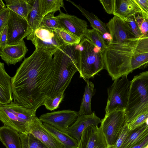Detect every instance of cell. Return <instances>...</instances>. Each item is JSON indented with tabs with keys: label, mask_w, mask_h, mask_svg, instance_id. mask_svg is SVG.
Wrapping results in <instances>:
<instances>
[{
	"label": "cell",
	"mask_w": 148,
	"mask_h": 148,
	"mask_svg": "<svg viewBox=\"0 0 148 148\" xmlns=\"http://www.w3.org/2000/svg\"><path fill=\"white\" fill-rule=\"evenodd\" d=\"M86 83L80 109L78 112V115H90L93 112L91 110V104L92 97L95 93L94 84L89 80Z\"/></svg>",
	"instance_id": "obj_25"
},
{
	"label": "cell",
	"mask_w": 148,
	"mask_h": 148,
	"mask_svg": "<svg viewBox=\"0 0 148 148\" xmlns=\"http://www.w3.org/2000/svg\"><path fill=\"white\" fill-rule=\"evenodd\" d=\"M108 148L101 127L92 125L83 131L77 148Z\"/></svg>",
	"instance_id": "obj_12"
},
{
	"label": "cell",
	"mask_w": 148,
	"mask_h": 148,
	"mask_svg": "<svg viewBox=\"0 0 148 148\" xmlns=\"http://www.w3.org/2000/svg\"><path fill=\"white\" fill-rule=\"evenodd\" d=\"M137 40L131 39L124 43L110 41L103 53L104 69L112 80L119 79L132 72L131 62L136 51Z\"/></svg>",
	"instance_id": "obj_3"
},
{
	"label": "cell",
	"mask_w": 148,
	"mask_h": 148,
	"mask_svg": "<svg viewBox=\"0 0 148 148\" xmlns=\"http://www.w3.org/2000/svg\"><path fill=\"white\" fill-rule=\"evenodd\" d=\"M99 1L106 13L113 14L115 9L116 0H100Z\"/></svg>",
	"instance_id": "obj_39"
},
{
	"label": "cell",
	"mask_w": 148,
	"mask_h": 148,
	"mask_svg": "<svg viewBox=\"0 0 148 148\" xmlns=\"http://www.w3.org/2000/svg\"><path fill=\"white\" fill-rule=\"evenodd\" d=\"M148 143V135L132 148H143Z\"/></svg>",
	"instance_id": "obj_43"
},
{
	"label": "cell",
	"mask_w": 148,
	"mask_h": 148,
	"mask_svg": "<svg viewBox=\"0 0 148 148\" xmlns=\"http://www.w3.org/2000/svg\"><path fill=\"white\" fill-rule=\"evenodd\" d=\"M11 77L5 71L3 63L0 62V104L4 105L13 101Z\"/></svg>",
	"instance_id": "obj_18"
},
{
	"label": "cell",
	"mask_w": 148,
	"mask_h": 148,
	"mask_svg": "<svg viewBox=\"0 0 148 148\" xmlns=\"http://www.w3.org/2000/svg\"><path fill=\"white\" fill-rule=\"evenodd\" d=\"M84 37L98 47L103 53L107 45L103 36L98 31L94 29H88Z\"/></svg>",
	"instance_id": "obj_28"
},
{
	"label": "cell",
	"mask_w": 148,
	"mask_h": 148,
	"mask_svg": "<svg viewBox=\"0 0 148 148\" xmlns=\"http://www.w3.org/2000/svg\"><path fill=\"white\" fill-rule=\"evenodd\" d=\"M8 32L6 25L0 32V48L4 47L8 45Z\"/></svg>",
	"instance_id": "obj_42"
},
{
	"label": "cell",
	"mask_w": 148,
	"mask_h": 148,
	"mask_svg": "<svg viewBox=\"0 0 148 148\" xmlns=\"http://www.w3.org/2000/svg\"><path fill=\"white\" fill-rule=\"evenodd\" d=\"M28 51L23 40L19 43L12 45H8L0 48V56L1 59L8 65H15L21 61Z\"/></svg>",
	"instance_id": "obj_15"
},
{
	"label": "cell",
	"mask_w": 148,
	"mask_h": 148,
	"mask_svg": "<svg viewBox=\"0 0 148 148\" xmlns=\"http://www.w3.org/2000/svg\"><path fill=\"white\" fill-rule=\"evenodd\" d=\"M111 39L110 41L124 43L133 38L128 32L122 20L114 16L106 24Z\"/></svg>",
	"instance_id": "obj_17"
},
{
	"label": "cell",
	"mask_w": 148,
	"mask_h": 148,
	"mask_svg": "<svg viewBox=\"0 0 148 148\" xmlns=\"http://www.w3.org/2000/svg\"><path fill=\"white\" fill-rule=\"evenodd\" d=\"M76 46L64 45L53 53L54 77L49 97L64 92L74 75L79 72Z\"/></svg>",
	"instance_id": "obj_2"
},
{
	"label": "cell",
	"mask_w": 148,
	"mask_h": 148,
	"mask_svg": "<svg viewBox=\"0 0 148 148\" xmlns=\"http://www.w3.org/2000/svg\"><path fill=\"white\" fill-rule=\"evenodd\" d=\"M136 19L143 36L148 34V18L144 17L142 14L138 13L135 14Z\"/></svg>",
	"instance_id": "obj_36"
},
{
	"label": "cell",
	"mask_w": 148,
	"mask_h": 148,
	"mask_svg": "<svg viewBox=\"0 0 148 148\" xmlns=\"http://www.w3.org/2000/svg\"><path fill=\"white\" fill-rule=\"evenodd\" d=\"M136 38L137 40L136 52L139 53L148 52V34Z\"/></svg>",
	"instance_id": "obj_37"
},
{
	"label": "cell",
	"mask_w": 148,
	"mask_h": 148,
	"mask_svg": "<svg viewBox=\"0 0 148 148\" xmlns=\"http://www.w3.org/2000/svg\"><path fill=\"white\" fill-rule=\"evenodd\" d=\"M43 124L45 128L64 146V148H78V142L76 139L49 124L44 123Z\"/></svg>",
	"instance_id": "obj_24"
},
{
	"label": "cell",
	"mask_w": 148,
	"mask_h": 148,
	"mask_svg": "<svg viewBox=\"0 0 148 148\" xmlns=\"http://www.w3.org/2000/svg\"><path fill=\"white\" fill-rule=\"evenodd\" d=\"M64 45L74 46L78 45L82 38L63 28L55 29Z\"/></svg>",
	"instance_id": "obj_32"
},
{
	"label": "cell",
	"mask_w": 148,
	"mask_h": 148,
	"mask_svg": "<svg viewBox=\"0 0 148 148\" xmlns=\"http://www.w3.org/2000/svg\"><path fill=\"white\" fill-rule=\"evenodd\" d=\"M108 148H111V147H108Z\"/></svg>",
	"instance_id": "obj_46"
},
{
	"label": "cell",
	"mask_w": 148,
	"mask_h": 148,
	"mask_svg": "<svg viewBox=\"0 0 148 148\" xmlns=\"http://www.w3.org/2000/svg\"><path fill=\"white\" fill-rule=\"evenodd\" d=\"M36 112L14 101L0 104V120L4 125L20 133H28L29 126Z\"/></svg>",
	"instance_id": "obj_6"
},
{
	"label": "cell",
	"mask_w": 148,
	"mask_h": 148,
	"mask_svg": "<svg viewBox=\"0 0 148 148\" xmlns=\"http://www.w3.org/2000/svg\"><path fill=\"white\" fill-rule=\"evenodd\" d=\"M36 48L53 53L59 47L64 45L55 29L38 27L27 37Z\"/></svg>",
	"instance_id": "obj_9"
},
{
	"label": "cell",
	"mask_w": 148,
	"mask_h": 148,
	"mask_svg": "<svg viewBox=\"0 0 148 148\" xmlns=\"http://www.w3.org/2000/svg\"><path fill=\"white\" fill-rule=\"evenodd\" d=\"M6 6L2 0H0V10L6 8Z\"/></svg>",
	"instance_id": "obj_44"
},
{
	"label": "cell",
	"mask_w": 148,
	"mask_h": 148,
	"mask_svg": "<svg viewBox=\"0 0 148 148\" xmlns=\"http://www.w3.org/2000/svg\"><path fill=\"white\" fill-rule=\"evenodd\" d=\"M147 18H148V14L147 15Z\"/></svg>",
	"instance_id": "obj_47"
},
{
	"label": "cell",
	"mask_w": 148,
	"mask_h": 148,
	"mask_svg": "<svg viewBox=\"0 0 148 148\" xmlns=\"http://www.w3.org/2000/svg\"><path fill=\"white\" fill-rule=\"evenodd\" d=\"M55 16L61 28L64 29L82 38L88 29L87 22L77 16L65 14L61 11Z\"/></svg>",
	"instance_id": "obj_14"
},
{
	"label": "cell",
	"mask_w": 148,
	"mask_h": 148,
	"mask_svg": "<svg viewBox=\"0 0 148 148\" xmlns=\"http://www.w3.org/2000/svg\"><path fill=\"white\" fill-rule=\"evenodd\" d=\"M131 81L127 76L115 80L107 90L108 97L106 113L117 110H125L128 100Z\"/></svg>",
	"instance_id": "obj_7"
},
{
	"label": "cell",
	"mask_w": 148,
	"mask_h": 148,
	"mask_svg": "<svg viewBox=\"0 0 148 148\" xmlns=\"http://www.w3.org/2000/svg\"><path fill=\"white\" fill-rule=\"evenodd\" d=\"M43 17L41 11L40 0H33L32 8L28 16V29L24 38L39 27Z\"/></svg>",
	"instance_id": "obj_21"
},
{
	"label": "cell",
	"mask_w": 148,
	"mask_h": 148,
	"mask_svg": "<svg viewBox=\"0 0 148 148\" xmlns=\"http://www.w3.org/2000/svg\"><path fill=\"white\" fill-rule=\"evenodd\" d=\"M143 148H148V143Z\"/></svg>",
	"instance_id": "obj_45"
},
{
	"label": "cell",
	"mask_w": 148,
	"mask_h": 148,
	"mask_svg": "<svg viewBox=\"0 0 148 148\" xmlns=\"http://www.w3.org/2000/svg\"><path fill=\"white\" fill-rule=\"evenodd\" d=\"M76 7L90 22L92 29L98 31L103 35L109 33L106 24L99 19L96 15L82 8L80 5L77 4L70 0H67Z\"/></svg>",
	"instance_id": "obj_23"
},
{
	"label": "cell",
	"mask_w": 148,
	"mask_h": 148,
	"mask_svg": "<svg viewBox=\"0 0 148 148\" xmlns=\"http://www.w3.org/2000/svg\"><path fill=\"white\" fill-rule=\"evenodd\" d=\"M123 21L128 32L133 38H138L143 36L137 24L135 15Z\"/></svg>",
	"instance_id": "obj_31"
},
{
	"label": "cell",
	"mask_w": 148,
	"mask_h": 148,
	"mask_svg": "<svg viewBox=\"0 0 148 148\" xmlns=\"http://www.w3.org/2000/svg\"><path fill=\"white\" fill-rule=\"evenodd\" d=\"M20 135L21 148H48L30 133H20Z\"/></svg>",
	"instance_id": "obj_29"
},
{
	"label": "cell",
	"mask_w": 148,
	"mask_h": 148,
	"mask_svg": "<svg viewBox=\"0 0 148 148\" xmlns=\"http://www.w3.org/2000/svg\"><path fill=\"white\" fill-rule=\"evenodd\" d=\"M10 14V9L7 7L0 10V32L6 25Z\"/></svg>",
	"instance_id": "obj_40"
},
{
	"label": "cell",
	"mask_w": 148,
	"mask_h": 148,
	"mask_svg": "<svg viewBox=\"0 0 148 148\" xmlns=\"http://www.w3.org/2000/svg\"><path fill=\"white\" fill-rule=\"evenodd\" d=\"M55 12L49 13L43 17L39 27H46L55 29L61 28L54 14Z\"/></svg>",
	"instance_id": "obj_34"
},
{
	"label": "cell",
	"mask_w": 148,
	"mask_h": 148,
	"mask_svg": "<svg viewBox=\"0 0 148 148\" xmlns=\"http://www.w3.org/2000/svg\"><path fill=\"white\" fill-rule=\"evenodd\" d=\"M33 0H5L6 6L28 21V15L32 9Z\"/></svg>",
	"instance_id": "obj_22"
},
{
	"label": "cell",
	"mask_w": 148,
	"mask_h": 148,
	"mask_svg": "<svg viewBox=\"0 0 148 148\" xmlns=\"http://www.w3.org/2000/svg\"><path fill=\"white\" fill-rule=\"evenodd\" d=\"M115 9L113 14L122 20L142 11L134 0H116Z\"/></svg>",
	"instance_id": "obj_19"
},
{
	"label": "cell",
	"mask_w": 148,
	"mask_h": 148,
	"mask_svg": "<svg viewBox=\"0 0 148 148\" xmlns=\"http://www.w3.org/2000/svg\"><path fill=\"white\" fill-rule=\"evenodd\" d=\"M6 25L8 45L17 44L23 40L28 27V22L26 20L10 10Z\"/></svg>",
	"instance_id": "obj_11"
},
{
	"label": "cell",
	"mask_w": 148,
	"mask_h": 148,
	"mask_svg": "<svg viewBox=\"0 0 148 148\" xmlns=\"http://www.w3.org/2000/svg\"><path fill=\"white\" fill-rule=\"evenodd\" d=\"M40 4L43 17L49 13L61 11V8L66 10L63 0H40Z\"/></svg>",
	"instance_id": "obj_27"
},
{
	"label": "cell",
	"mask_w": 148,
	"mask_h": 148,
	"mask_svg": "<svg viewBox=\"0 0 148 148\" xmlns=\"http://www.w3.org/2000/svg\"><path fill=\"white\" fill-rule=\"evenodd\" d=\"M134 0L141 9L143 16L147 17L148 14V0Z\"/></svg>",
	"instance_id": "obj_41"
},
{
	"label": "cell",
	"mask_w": 148,
	"mask_h": 148,
	"mask_svg": "<svg viewBox=\"0 0 148 148\" xmlns=\"http://www.w3.org/2000/svg\"><path fill=\"white\" fill-rule=\"evenodd\" d=\"M148 66V52L139 53L136 51L133 54L131 62L132 72L137 69H144Z\"/></svg>",
	"instance_id": "obj_30"
},
{
	"label": "cell",
	"mask_w": 148,
	"mask_h": 148,
	"mask_svg": "<svg viewBox=\"0 0 148 148\" xmlns=\"http://www.w3.org/2000/svg\"><path fill=\"white\" fill-rule=\"evenodd\" d=\"M53 53L35 49L12 77L14 101L36 112L50 94L54 77Z\"/></svg>",
	"instance_id": "obj_1"
},
{
	"label": "cell",
	"mask_w": 148,
	"mask_h": 148,
	"mask_svg": "<svg viewBox=\"0 0 148 148\" xmlns=\"http://www.w3.org/2000/svg\"><path fill=\"white\" fill-rule=\"evenodd\" d=\"M78 116V112L68 110L44 114L39 119L42 122L66 133L68 128L75 122Z\"/></svg>",
	"instance_id": "obj_10"
},
{
	"label": "cell",
	"mask_w": 148,
	"mask_h": 148,
	"mask_svg": "<svg viewBox=\"0 0 148 148\" xmlns=\"http://www.w3.org/2000/svg\"><path fill=\"white\" fill-rule=\"evenodd\" d=\"M134 130H130L125 124L123 127L121 133L114 145L111 148H121L127 138L132 133Z\"/></svg>",
	"instance_id": "obj_35"
},
{
	"label": "cell",
	"mask_w": 148,
	"mask_h": 148,
	"mask_svg": "<svg viewBox=\"0 0 148 148\" xmlns=\"http://www.w3.org/2000/svg\"><path fill=\"white\" fill-rule=\"evenodd\" d=\"M76 49L80 77L86 82L104 69L103 54L84 36L76 45Z\"/></svg>",
	"instance_id": "obj_5"
},
{
	"label": "cell",
	"mask_w": 148,
	"mask_h": 148,
	"mask_svg": "<svg viewBox=\"0 0 148 148\" xmlns=\"http://www.w3.org/2000/svg\"><path fill=\"white\" fill-rule=\"evenodd\" d=\"M64 97V92H62L56 96L49 97L45 100L42 106L50 111L56 109L58 108Z\"/></svg>",
	"instance_id": "obj_33"
},
{
	"label": "cell",
	"mask_w": 148,
	"mask_h": 148,
	"mask_svg": "<svg viewBox=\"0 0 148 148\" xmlns=\"http://www.w3.org/2000/svg\"><path fill=\"white\" fill-rule=\"evenodd\" d=\"M148 135V125L145 123L134 130L121 148H132Z\"/></svg>",
	"instance_id": "obj_26"
},
{
	"label": "cell",
	"mask_w": 148,
	"mask_h": 148,
	"mask_svg": "<svg viewBox=\"0 0 148 148\" xmlns=\"http://www.w3.org/2000/svg\"><path fill=\"white\" fill-rule=\"evenodd\" d=\"M0 140L6 148H21L20 133L6 125L0 128Z\"/></svg>",
	"instance_id": "obj_20"
},
{
	"label": "cell",
	"mask_w": 148,
	"mask_h": 148,
	"mask_svg": "<svg viewBox=\"0 0 148 148\" xmlns=\"http://www.w3.org/2000/svg\"><path fill=\"white\" fill-rule=\"evenodd\" d=\"M148 118V111L138 116L136 118L127 124L128 128L130 130H134L145 123Z\"/></svg>",
	"instance_id": "obj_38"
},
{
	"label": "cell",
	"mask_w": 148,
	"mask_h": 148,
	"mask_svg": "<svg viewBox=\"0 0 148 148\" xmlns=\"http://www.w3.org/2000/svg\"><path fill=\"white\" fill-rule=\"evenodd\" d=\"M28 133L31 134L48 148H64V146L45 127L43 123L36 116L29 127Z\"/></svg>",
	"instance_id": "obj_13"
},
{
	"label": "cell",
	"mask_w": 148,
	"mask_h": 148,
	"mask_svg": "<svg viewBox=\"0 0 148 148\" xmlns=\"http://www.w3.org/2000/svg\"><path fill=\"white\" fill-rule=\"evenodd\" d=\"M125 124V110H117L106 113L100 127L108 147L115 143Z\"/></svg>",
	"instance_id": "obj_8"
},
{
	"label": "cell",
	"mask_w": 148,
	"mask_h": 148,
	"mask_svg": "<svg viewBox=\"0 0 148 148\" xmlns=\"http://www.w3.org/2000/svg\"><path fill=\"white\" fill-rule=\"evenodd\" d=\"M101 121L94 112L90 115H78L75 122L68 128L66 133L76 139L79 142L85 129L92 125H98Z\"/></svg>",
	"instance_id": "obj_16"
},
{
	"label": "cell",
	"mask_w": 148,
	"mask_h": 148,
	"mask_svg": "<svg viewBox=\"0 0 148 148\" xmlns=\"http://www.w3.org/2000/svg\"><path fill=\"white\" fill-rule=\"evenodd\" d=\"M130 81L128 100L125 110L127 124L148 111V71L134 76Z\"/></svg>",
	"instance_id": "obj_4"
}]
</instances>
